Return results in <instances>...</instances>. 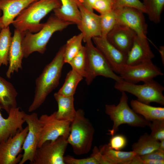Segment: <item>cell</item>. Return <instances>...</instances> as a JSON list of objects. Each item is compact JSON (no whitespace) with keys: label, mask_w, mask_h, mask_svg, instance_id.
<instances>
[{"label":"cell","mask_w":164,"mask_h":164,"mask_svg":"<svg viewBox=\"0 0 164 164\" xmlns=\"http://www.w3.org/2000/svg\"><path fill=\"white\" fill-rule=\"evenodd\" d=\"M65 45L61 47L52 61L47 64L35 80L33 101L28 111H34L44 102L48 95L58 85L64 64Z\"/></svg>","instance_id":"6da1fadb"},{"label":"cell","mask_w":164,"mask_h":164,"mask_svg":"<svg viewBox=\"0 0 164 164\" xmlns=\"http://www.w3.org/2000/svg\"><path fill=\"white\" fill-rule=\"evenodd\" d=\"M71 22L61 20L54 14L52 15L47 21L44 23L41 29L38 32L33 33L27 31L22 42V47L24 57H28L34 52L43 54L51 37L56 32L61 31Z\"/></svg>","instance_id":"7a4b0ae2"},{"label":"cell","mask_w":164,"mask_h":164,"mask_svg":"<svg viewBox=\"0 0 164 164\" xmlns=\"http://www.w3.org/2000/svg\"><path fill=\"white\" fill-rule=\"evenodd\" d=\"M61 5L60 0H38L22 10L12 24L15 29L22 32L35 33L40 30L44 23L40 21L52 11Z\"/></svg>","instance_id":"3957f363"},{"label":"cell","mask_w":164,"mask_h":164,"mask_svg":"<svg viewBox=\"0 0 164 164\" xmlns=\"http://www.w3.org/2000/svg\"><path fill=\"white\" fill-rule=\"evenodd\" d=\"M95 130L81 109L76 111L75 117L71 123L70 131L67 139L74 153L77 155L87 154L91 150Z\"/></svg>","instance_id":"277c9868"},{"label":"cell","mask_w":164,"mask_h":164,"mask_svg":"<svg viewBox=\"0 0 164 164\" xmlns=\"http://www.w3.org/2000/svg\"><path fill=\"white\" fill-rule=\"evenodd\" d=\"M128 97L125 92H121L118 104H107L105 105V112L113 121V125L108 130V134L112 136L116 134L119 126L126 124L133 127H144L149 126L150 122L136 113L128 106Z\"/></svg>","instance_id":"5b68a950"},{"label":"cell","mask_w":164,"mask_h":164,"mask_svg":"<svg viewBox=\"0 0 164 164\" xmlns=\"http://www.w3.org/2000/svg\"><path fill=\"white\" fill-rule=\"evenodd\" d=\"M86 65L85 78L86 84L90 85L97 76L110 78L116 82L123 80L113 71L104 56L94 45L92 40L85 43Z\"/></svg>","instance_id":"8992f818"},{"label":"cell","mask_w":164,"mask_h":164,"mask_svg":"<svg viewBox=\"0 0 164 164\" xmlns=\"http://www.w3.org/2000/svg\"><path fill=\"white\" fill-rule=\"evenodd\" d=\"M114 88L122 92L131 94L137 98V100L142 103L149 104L155 102L164 105V87L154 80L144 82L141 85L129 82L124 80L116 82Z\"/></svg>","instance_id":"52a82bcc"},{"label":"cell","mask_w":164,"mask_h":164,"mask_svg":"<svg viewBox=\"0 0 164 164\" xmlns=\"http://www.w3.org/2000/svg\"><path fill=\"white\" fill-rule=\"evenodd\" d=\"M68 144L63 136L46 142L37 148L31 164H65L64 154Z\"/></svg>","instance_id":"ba28073f"},{"label":"cell","mask_w":164,"mask_h":164,"mask_svg":"<svg viewBox=\"0 0 164 164\" xmlns=\"http://www.w3.org/2000/svg\"><path fill=\"white\" fill-rule=\"evenodd\" d=\"M41 130L38 148L49 141H54L60 137L67 139L70 131L71 122L57 118L56 111L48 115L43 114L39 118Z\"/></svg>","instance_id":"9c48e42d"},{"label":"cell","mask_w":164,"mask_h":164,"mask_svg":"<svg viewBox=\"0 0 164 164\" xmlns=\"http://www.w3.org/2000/svg\"><path fill=\"white\" fill-rule=\"evenodd\" d=\"M119 74L123 80L134 84L150 81L157 76L163 75L160 68L151 60L134 65L125 64Z\"/></svg>","instance_id":"30bf717a"},{"label":"cell","mask_w":164,"mask_h":164,"mask_svg":"<svg viewBox=\"0 0 164 164\" xmlns=\"http://www.w3.org/2000/svg\"><path fill=\"white\" fill-rule=\"evenodd\" d=\"M24 119L28 131L22 145L24 153L19 164H23L28 161L30 164L33 162L38 148L41 130V125L37 113L34 112L28 114L25 113Z\"/></svg>","instance_id":"8fae6325"},{"label":"cell","mask_w":164,"mask_h":164,"mask_svg":"<svg viewBox=\"0 0 164 164\" xmlns=\"http://www.w3.org/2000/svg\"><path fill=\"white\" fill-rule=\"evenodd\" d=\"M117 23L125 25L133 31L141 41L148 42L147 37V25L142 12L137 9L125 7L114 9Z\"/></svg>","instance_id":"7c38bea8"},{"label":"cell","mask_w":164,"mask_h":164,"mask_svg":"<svg viewBox=\"0 0 164 164\" xmlns=\"http://www.w3.org/2000/svg\"><path fill=\"white\" fill-rule=\"evenodd\" d=\"M28 131L27 126L14 135L0 142V164H16L22 155L20 154Z\"/></svg>","instance_id":"4fadbf2b"},{"label":"cell","mask_w":164,"mask_h":164,"mask_svg":"<svg viewBox=\"0 0 164 164\" xmlns=\"http://www.w3.org/2000/svg\"><path fill=\"white\" fill-rule=\"evenodd\" d=\"M77 4L81 16L77 26L83 35V41L85 43L94 37L101 36L100 15L87 9L78 0Z\"/></svg>","instance_id":"5bb4252c"},{"label":"cell","mask_w":164,"mask_h":164,"mask_svg":"<svg viewBox=\"0 0 164 164\" xmlns=\"http://www.w3.org/2000/svg\"><path fill=\"white\" fill-rule=\"evenodd\" d=\"M92 39L113 71L119 74L121 69L125 64L126 54L116 48L106 38L98 36L94 37Z\"/></svg>","instance_id":"9a60e30c"},{"label":"cell","mask_w":164,"mask_h":164,"mask_svg":"<svg viewBox=\"0 0 164 164\" xmlns=\"http://www.w3.org/2000/svg\"><path fill=\"white\" fill-rule=\"evenodd\" d=\"M25 112L18 107L12 108L8 118H4L0 112V142L5 141L23 129Z\"/></svg>","instance_id":"2e32d148"},{"label":"cell","mask_w":164,"mask_h":164,"mask_svg":"<svg viewBox=\"0 0 164 164\" xmlns=\"http://www.w3.org/2000/svg\"><path fill=\"white\" fill-rule=\"evenodd\" d=\"M136 36L135 32L129 28L117 23L108 34L106 38L116 48L126 54Z\"/></svg>","instance_id":"e0dca14e"},{"label":"cell","mask_w":164,"mask_h":164,"mask_svg":"<svg viewBox=\"0 0 164 164\" xmlns=\"http://www.w3.org/2000/svg\"><path fill=\"white\" fill-rule=\"evenodd\" d=\"M25 32L15 29L9 55V67L6 73L8 78H11L14 72L22 69V60L24 57L22 42Z\"/></svg>","instance_id":"ac0fdd59"},{"label":"cell","mask_w":164,"mask_h":164,"mask_svg":"<svg viewBox=\"0 0 164 164\" xmlns=\"http://www.w3.org/2000/svg\"><path fill=\"white\" fill-rule=\"evenodd\" d=\"M38 0H0V19L2 28L9 26L24 9Z\"/></svg>","instance_id":"d6986e66"},{"label":"cell","mask_w":164,"mask_h":164,"mask_svg":"<svg viewBox=\"0 0 164 164\" xmlns=\"http://www.w3.org/2000/svg\"><path fill=\"white\" fill-rule=\"evenodd\" d=\"M155 55L148 43L140 40L136 36L126 55L125 64L134 65L151 60Z\"/></svg>","instance_id":"ffe728a7"},{"label":"cell","mask_w":164,"mask_h":164,"mask_svg":"<svg viewBox=\"0 0 164 164\" xmlns=\"http://www.w3.org/2000/svg\"><path fill=\"white\" fill-rule=\"evenodd\" d=\"M60 0L61 6L53 10L54 15L61 20L78 25L81 16L77 4V0Z\"/></svg>","instance_id":"44dd1931"},{"label":"cell","mask_w":164,"mask_h":164,"mask_svg":"<svg viewBox=\"0 0 164 164\" xmlns=\"http://www.w3.org/2000/svg\"><path fill=\"white\" fill-rule=\"evenodd\" d=\"M18 93L13 84L0 76V106L8 114L17 107Z\"/></svg>","instance_id":"7402d4cb"},{"label":"cell","mask_w":164,"mask_h":164,"mask_svg":"<svg viewBox=\"0 0 164 164\" xmlns=\"http://www.w3.org/2000/svg\"><path fill=\"white\" fill-rule=\"evenodd\" d=\"M54 97L58 106V109L56 111L57 118L71 123L76 113L74 105L73 96H64L57 92L54 93Z\"/></svg>","instance_id":"603a6c76"},{"label":"cell","mask_w":164,"mask_h":164,"mask_svg":"<svg viewBox=\"0 0 164 164\" xmlns=\"http://www.w3.org/2000/svg\"><path fill=\"white\" fill-rule=\"evenodd\" d=\"M132 109L137 114L143 116L149 121L157 120H164V108L150 106L137 100H132L130 102Z\"/></svg>","instance_id":"cb8c5ba5"},{"label":"cell","mask_w":164,"mask_h":164,"mask_svg":"<svg viewBox=\"0 0 164 164\" xmlns=\"http://www.w3.org/2000/svg\"><path fill=\"white\" fill-rule=\"evenodd\" d=\"M99 151L110 164H130L136 154L133 151L124 152L112 149L109 145L100 146Z\"/></svg>","instance_id":"d4e9b609"},{"label":"cell","mask_w":164,"mask_h":164,"mask_svg":"<svg viewBox=\"0 0 164 164\" xmlns=\"http://www.w3.org/2000/svg\"><path fill=\"white\" fill-rule=\"evenodd\" d=\"M159 142L150 135L145 133L133 144L132 149L136 154L142 156L159 149Z\"/></svg>","instance_id":"484cf974"},{"label":"cell","mask_w":164,"mask_h":164,"mask_svg":"<svg viewBox=\"0 0 164 164\" xmlns=\"http://www.w3.org/2000/svg\"><path fill=\"white\" fill-rule=\"evenodd\" d=\"M83 78L72 69L67 73L63 85L57 92L64 96H73L78 84Z\"/></svg>","instance_id":"4316f807"},{"label":"cell","mask_w":164,"mask_h":164,"mask_svg":"<svg viewBox=\"0 0 164 164\" xmlns=\"http://www.w3.org/2000/svg\"><path fill=\"white\" fill-rule=\"evenodd\" d=\"M9 26L2 28L0 31V67L7 66L9 64V51L12 43L11 36Z\"/></svg>","instance_id":"83f0119b"},{"label":"cell","mask_w":164,"mask_h":164,"mask_svg":"<svg viewBox=\"0 0 164 164\" xmlns=\"http://www.w3.org/2000/svg\"><path fill=\"white\" fill-rule=\"evenodd\" d=\"M142 3L150 20L155 23L160 22L164 8V0H143Z\"/></svg>","instance_id":"f1b7e54d"},{"label":"cell","mask_w":164,"mask_h":164,"mask_svg":"<svg viewBox=\"0 0 164 164\" xmlns=\"http://www.w3.org/2000/svg\"><path fill=\"white\" fill-rule=\"evenodd\" d=\"M83 36L81 33L68 39L65 45L64 55L65 63H68L78 53L83 46Z\"/></svg>","instance_id":"f546056e"},{"label":"cell","mask_w":164,"mask_h":164,"mask_svg":"<svg viewBox=\"0 0 164 164\" xmlns=\"http://www.w3.org/2000/svg\"><path fill=\"white\" fill-rule=\"evenodd\" d=\"M100 15L101 36L106 38L108 34L117 23L116 15L114 10Z\"/></svg>","instance_id":"4dcf8cb0"},{"label":"cell","mask_w":164,"mask_h":164,"mask_svg":"<svg viewBox=\"0 0 164 164\" xmlns=\"http://www.w3.org/2000/svg\"><path fill=\"white\" fill-rule=\"evenodd\" d=\"M75 70L84 78L86 73V57L85 46H83L78 53L68 63Z\"/></svg>","instance_id":"1f68e13d"},{"label":"cell","mask_w":164,"mask_h":164,"mask_svg":"<svg viewBox=\"0 0 164 164\" xmlns=\"http://www.w3.org/2000/svg\"><path fill=\"white\" fill-rule=\"evenodd\" d=\"M149 126L151 132L150 135L155 139H164V120H157L150 122Z\"/></svg>","instance_id":"d6a6232c"},{"label":"cell","mask_w":164,"mask_h":164,"mask_svg":"<svg viewBox=\"0 0 164 164\" xmlns=\"http://www.w3.org/2000/svg\"><path fill=\"white\" fill-rule=\"evenodd\" d=\"M114 10L125 7L133 8L145 13L143 3L140 0H115L113 3Z\"/></svg>","instance_id":"836d02e7"},{"label":"cell","mask_w":164,"mask_h":164,"mask_svg":"<svg viewBox=\"0 0 164 164\" xmlns=\"http://www.w3.org/2000/svg\"><path fill=\"white\" fill-rule=\"evenodd\" d=\"M127 144V140L125 136L115 134L112 136L108 144L112 149L121 151L126 146Z\"/></svg>","instance_id":"e575fe53"},{"label":"cell","mask_w":164,"mask_h":164,"mask_svg":"<svg viewBox=\"0 0 164 164\" xmlns=\"http://www.w3.org/2000/svg\"><path fill=\"white\" fill-rule=\"evenodd\" d=\"M64 162L67 164H99L97 160L94 156L82 159H76L70 155L64 156Z\"/></svg>","instance_id":"d590c367"},{"label":"cell","mask_w":164,"mask_h":164,"mask_svg":"<svg viewBox=\"0 0 164 164\" xmlns=\"http://www.w3.org/2000/svg\"><path fill=\"white\" fill-rule=\"evenodd\" d=\"M93 8L101 14L114 10L113 3L111 0H97Z\"/></svg>","instance_id":"8d00e7d4"},{"label":"cell","mask_w":164,"mask_h":164,"mask_svg":"<svg viewBox=\"0 0 164 164\" xmlns=\"http://www.w3.org/2000/svg\"><path fill=\"white\" fill-rule=\"evenodd\" d=\"M140 157L142 160L155 159L164 160V151L158 149Z\"/></svg>","instance_id":"74e56055"},{"label":"cell","mask_w":164,"mask_h":164,"mask_svg":"<svg viewBox=\"0 0 164 164\" xmlns=\"http://www.w3.org/2000/svg\"><path fill=\"white\" fill-rule=\"evenodd\" d=\"M97 160L99 164H110L109 162L100 152L99 149L95 146L92 150L91 155Z\"/></svg>","instance_id":"f35d334b"},{"label":"cell","mask_w":164,"mask_h":164,"mask_svg":"<svg viewBox=\"0 0 164 164\" xmlns=\"http://www.w3.org/2000/svg\"><path fill=\"white\" fill-rule=\"evenodd\" d=\"M82 5L87 10L93 12L94 5L97 0H78Z\"/></svg>","instance_id":"ab89813d"},{"label":"cell","mask_w":164,"mask_h":164,"mask_svg":"<svg viewBox=\"0 0 164 164\" xmlns=\"http://www.w3.org/2000/svg\"><path fill=\"white\" fill-rule=\"evenodd\" d=\"M143 164H164V160L155 159L142 160Z\"/></svg>","instance_id":"60d3db41"},{"label":"cell","mask_w":164,"mask_h":164,"mask_svg":"<svg viewBox=\"0 0 164 164\" xmlns=\"http://www.w3.org/2000/svg\"><path fill=\"white\" fill-rule=\"evenodd\" d=\"M130 164H143V160L139 155L136 154Z\"/></svg>","instance_id":"b9f144b4"},{"label":"cell","mask_w":164,"mask_h":164,"mask_svg":"<svg viewBox=\"0 0 164 164\" xmlns=\"http://www.w3.org/2000/svg\"><path fill=\"white\" fill-rule=\"evenodd\" d=\"M164 48L163 46H162L160 47L159 52L161 55L162 62L163 64L164 63Z\"/></svg>","instance_id":"7bdbcfd3"},{"label":"cell","mask_w":164,"mask_h":164,"mask_svg":"<svg viewBox=\"0 0 164 164\" xmlns=\"http://www.w3.org/2000/svg\"><path fill=\"white\" fill-rule=\"evenodd\" d=\"M159 149L164 151V139L161 140L159 142Z\"/></svg>","instance_id":"ee69618b"},{"label":"cell","mask_w":164,"mask_h":164,"mask_svg":"<svg viewBox=\"0 0 164 164\" xmlns=\"http://www.w3.org/2000/svg\"><path fill=\"white\" fill-rule=\"evenodd\" d=\"M2 11L0 10V19L2 16ZM2 29V28L0 22V31Z\"/></svg>","instance_id":"f6af8a7d"},{"label":"cell","mask_w":164,"mask_h":164,"mask_svg":"<svg viewBox=\"0 0 164 164\" xmlns=\"http://www.w3.org/2000/svg\"><path fill=\"white\" fill-rule=\"evenodd\" d=\"M111 0L113 1V3H114V1H115V0Z\"/></svg>","instance_id":"bcb514c9"},{"label":"cell","mask_w":164,"mask_h":164,"mask_svg":"<svg viewBox=\"0 0 164 164\" xmlns=\"http://www.w3.org/2000/svg\"><path fill=\"white\" fill-rule=\"evenodd\" d=\"M1 107H0V109H1Z\"/></svg>","instance_id":"7dc6e473"}]
</instances>
